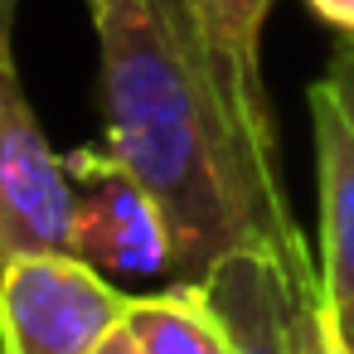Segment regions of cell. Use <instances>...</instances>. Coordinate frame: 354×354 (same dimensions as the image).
<instances>
[{"instance_id":"obj_1","label":"cell","mask_w":354,"mask_h":354,"mask_svg":"<svg viewBox=\"0 0 354 354\" xmlns=\"http://www.w3.org/2000/svg\"><path fill=\"white\" fill-rule=\"evenodd\" d=\"M93 25L102 49V151L160 204L170 228L165 277L204 286L223 257L267 252L296 301L325 291L286 185L248 156L170 0H107Z\"/></svg>"},{"instance_id":"obj_2","label":"cell","mask_w":354,"mask_h":354,"mask_svg":"<svg viewBox=\"0 0 354 354\" xmlns=\"http://www.w3.org/2000/svg\"><path fill=\"white\" fill-rule=\"evenodd\" d=\"M136 296L78 252H25L0 267V354H93Z\"/></svg>"},{"instance_id":"obj_3","label":"cell","mask_w":354,"mask_h":354,"mask_svg":"<svg viewBox=\"0 0 354 354\" xmlns=\"http://www.w3.org/2000/svg\"><path fill=\"white\" fill-rule=\"evenodd\" d=\"M73 243V180L68 160L49 146L15 59L0 39V267L25 252H68Z\"/></svg>"},{"instance_id":"obj_4","label":"cell","mask_w":354,"mask_h":354,"mask_svg":"<svg viewBox=\"0 0 354 354\" xmlns=\"http://www.w3.org/2000/svg\"><path fill=\"white\" fill-rule=\"evenodd\" d=\"M277 0H170V10L194 44L218 102L228 107L248 156L262 165V175L281 180V151H277V117L262 78V25Z\"/></svg>"},{"instance_id":"obj_5","label":"cell","mask_w":354,"mask_h":354,"mask_svg":"<svg viewBox=\"0 0 354 354\" xmlns=\"http://www.w3.org/2000/svg\"><path fill=\"white\" fill-rule=\"evenodd\" d=\"M68 180H73V243L83 262L97 272L122 277H156L170 272V228L151 189L107 151H73Z\"/></svg>"},{"instance_id":"obj_6","label":"cell","mask_w":354,"mask_h":354,"mask_svg":"<svg viewBox=\"0 0 354 354\" xmlns=\"http://www.w3.org/2000/svg\"><path fill=\"white\" fill-rule=\"evenodd\" d=\"M310 136L320 175V286L330 306L354 296V122L335 88H310Z\"/></svg>"},{"instance_id":"obj_7","label":"cell","mask_w":354,"mask_h":354,"mask_svg":"<svg viewBox=\"0 0 354 354\" xmlns=\"http://www.w3.org/2000/svg\"><path fill=\"white\" fill-rule=\"evenodd\" d=\"M233 335V354H291V291L267 252H233L204 281Z\"/></svg>"},{"instance_id":"obj_8","label":"cell","mask_w":354,"mask_h":354,"mask_svg":"<svg viewBox=\"0 0 354 354\" xmlns=\"http://www.w3.org/2000/svg\"><path fill=\"white\" fill-rule=\"evenodd\" d=\"M141 354H233V335L194 281H165V291L136 296L127 315Z\"/></svg>"},{"instance_id":"obj_9","label":"cell","mask_w":354,"mask_h":354,"mask_svg":"<svg viewBox=\"0 0 354 354\" xmlns=\"http://www.w3.org/2000/svg\"><path fill=\"white\" fill-rule=\"evenodd\" d=\"M291 354H354L339 335V320L325 291L291 301Z\"/></svg>"},{"instance_id":"obj_10","label":"cell","mask_w":354,"mask_h":354,"mask_svg":"<svg viewBox=\"0 0 354 354\" xmlns=\"http://www.w3.org/2000/svg\"><path fill=\"white\" fill-rule=\"evenodd\" d=\"M325 83L335 88V97L344 102V112H349V122H354V39L330 59V73H325Z\"/></svg>"},{"instance_id":"obj_11","label":"cell","mask_w":354,"mask_h":354,"mask_svg":"<svg viewBox=\"0 0 354 354\" xmlns=\"http://www.w3.org/2000/svg\"><path fill=\"white\" fill-rule=\"evenodd\" d=\"M306 6H310L325 25H335L339 35L354 39V0H306Z\"/></svg>"},{"instance_id":"obj_12","label":"cell","mask_w":354,"mask_h":354,"mask_svg":"<svg viewBox=\"0 0 354 354\" xmlns=\"http://www.w3.org/2000/svg\"><path fill=\"white\" fill-rule=\"evenodd\" d=\"M93 354H141V344H136L131 325L122 320V325H117V330H112V335H107V339H102V344H97Z\"/></svg>"},{"instance_id":"obj_13","label":"cell","mask_w":354,"mask_h":354,"mask_svg":"<svg viewBox=\"0 0 354 354\" xmlns=\"http://www.w3.org/2000/svg\"><path fill=\"white\" fill-rule=\"evenodd\" d=\"M15 6H20V0H0V39H10V25H15ZM88 6L97 10V6H107V0H88Z\"/></svg>"},{"instance_id":"obj_14","label":"cell","mask_w":354,"mask_h":354,"mask_svg":"<svg viewBox=\"0 0 354 354\" xmlns=\"http://www.w3.org/2000/svg\"><path fill=\"white\" fill-rule=\"evenodd\" d=\"M335 320H339V335H344V344L354 349V296H349L344 306H335Z\"/></svg>"}]
</instances>
